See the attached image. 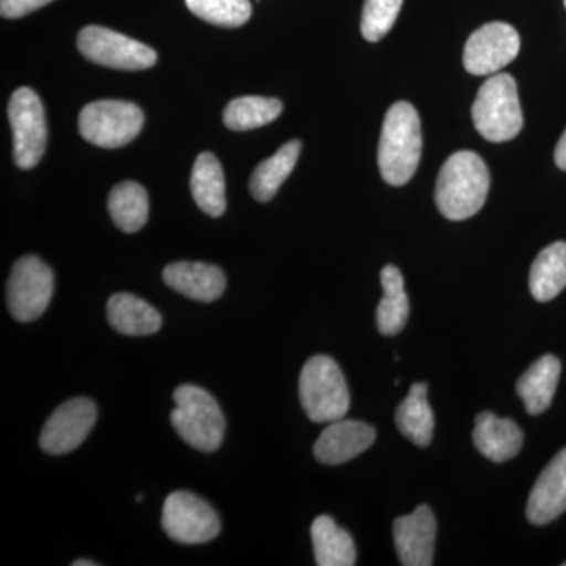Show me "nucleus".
I'll return each mask as SVG.
<instances>
[{
    "mask_svg": "<svg viewBox=\"0 0 566 566\" xmlns=\"http://www.w3.org/2000/svg\"><path fill=\"white\" fill-rule=\"evenodd\" d=\"M520 33L506 22H490L472 33L464 46V69L475 76L499 73L515 61Z\"/></svg>",
    "mask_w": 566,
    "mask_h": 566,
    "instance_id": "f8f14e48",
    "label": "nucleus"
},
{
    "mask_svg": "<svg viewBox=\"0 0 566 566\" xmlns=\"http://www.w3.org/2000/svg\"><path fill=\"white\" fill-rule=\"evenodd\" d=\"M96 406L91 398L77 397L65 401L52 412L40 434V447L48 455H66L91 434L95 427Z\"/></svg>",
    "mask_w": 566,
    "mask_h": 566,
    "instance_id": "9b49d317",
    "label": "nucleus"
},
{
    "mask_svg": "<svg viewBox=\"0 0 566 566\" xmlns=\"http://www.w3.org/2000/svg\"><path fill=\"white\" fill-rule=\"evenodd\" d=\"M142 499H144V495L139 494V495H137L136 501L142 502Z\"/></svg>",
    "mask_w": 566,
    "mask_h": 566,
    "instance_id": "473e14b6",
    "label": "nucleus"
},
{
    "mask_svg": "<svg viewBox=\"0 0 566 566\" xmlns=\"http://www.w3.org/2000/svg\"><path fill=\"white\" fill-rule=\"evenodd\" d=\"M300 398L312 422L331 423L345 419L349 392L338 364L327 356L308 359L300 376Z\"/></svg>",
    "mask_w": 566,
    "mask_h": 566,
    "instance_id": "39448f33",
    "label": "nucleus"
},
{
    "mask_svg": "<svg viewBox=\"0 0 566 566\" xmlns=\"http://www.w3.org/2000/svg\"><path fill=\"white\" fill-rule=\"evenodd\" d=\"M161 526L167 536L181 545H205L221 532V520L207 501L189 491L167 495Z\"/></svg>",
    "mask_w": 566,
    "mask_h": 566,
    "instance_id": "0eeeda50",
    "label": "nucleus"
},
{
    "mask_svg": "<svg viewBox=\"0 0 566 566\" xmlns=\"http://www.w3.org/2000/svg\"><path fill=\"white\" fill-rule=\"evenodd\" d=\"M565 7H566V0H565Z\"/></svg>",
    "mask_w": 566,
    "mask_h": 566,
    "instance_id": "f704fd0d",
    "label": "nucleus"
},
{
    "mask_svg": "<svg viewBox=\"0 0 566 566\" xmlns=\"http://www.w3.org/2000/svg\"><path fill=\"white\" fill-rule=\"evenodd\" d=\"M107 322L117 333L142 337L158 333L161 314L147 301L129 293H117L107 303Z\"/></svg>",
    "mask_w": 566,
    "mask_h": 566,
    "instance_id": "6ab92c4d",
    "label": "nucleus"
},
{
    "mask_svg": "<svg viewBox=\"0 0 566 566\" xmlns=\"http://www.w3.org/2000/svg\"><path fill=\"white\" fill-rule=\"evenodd\" d=\"M554 159H556L558 169L566 170V129L562 134L560 140H558Z\"/></svg>",
    "mask_w": 566,
    "mask_h": 566,
    "instance_id": "7c9ffc66",
    "label": "nucleus"
},
{
    "mask_svg": "<svg viewBox=\"0 0 566 566\" xmlns=\"http://www.w3.org/2000/svg\"><path fill=\"white\" fill-rule=\"evenodd\" d=\"M315 562L318 566H353L356 564V546L352 535L338 527L333 517H316L311 528Z\"/></svg>",
    "mask_w": 566,
    "mask_h": 566,
    "instance_id": "5701e85b",
    "label": "nucleus"
},
{
    "mask_svg": "<svg viewBox=\"0 0 566 566\" xmlns=\"http://www.w3.org/2000/svg\"><path fill=\"white\" fill-rule=\"evenodd\" d=\"M283 104L277 98L241 96L227 104L223 125L233 132H249L270 125L282 114Z\"/></svg>",
    "mask_w": 566,
    "mask_h": 566,
    "instance_id": "bb28decb",
    "label": "nucleus"
},
{
    "mask_svg": "<svg viewBox=\"0 0 566 566\" xmlns=\"http://www.w3.org/2000/svg\"><path fill=\"white\" fill-rule=\"evenodd\" d=\"M174 401L170 422L182 441L200 452H216L226 434V417L216 398L202 387L185 385L175 390Z\"/></svg>",
    "mask_w": 566,
    "mask_h": 566,
    "instance_id": "7ed1b4c3",
    "label": "nucleus"
},
{
    "mask_svg": "<svg viewBox=\"0 0 566 566\" xmlns=\"http://www.w3.org/2000/svg\"><path fill=\"white\" fill-rule=\"evenodd\" d=\"M54 294V273L43 260L25 255L14 263L7 283L10 314L21 323L35 322L46 312Z\"/></svg>",
    "mask_w": 566,
    "mask_h": 566,
    "instance_id": "6e6552de",
    "label": "nucleus"
},
{
    "mask_svg": "<svg viewBox=\"0 0 566 566\" xmlns=\"http://www.w3.org/2000/svg\"><path fill=\"white\" fill-rule=\"evenodd\" d=\"M427 395L428 386L416 382L395 412L398 430L417 447H428L433 441L434 416Z\"/></svg>",
    "mask_w": 566,
    "mask_h": 566,
    "instance_id": "412c9836",
    "label": "nucleus"
},
{
    "mask_svg": "<svg viewBox=\"0 0 566 566\" xmlns=\"http://www.w3.org/2000/svg\"><path fill=\"white\" fill-rule=\"evenodd\" d=\"M382 296L376 311V324L382 335H397L403 331L409 316V300L405 292L403 275L397 266L382 268L381 271Z\"/></svg>",
    "mask_w": 566,
    "mask_h": 566,
    "instance_id": "393cba45",
    "label": "nucleus"
},
{
    "mask_svg": "<svg viewBox=\"0 0 566 566\" xmlns=\"http://www.w3.org/2000/svg\"><path fill=\"white\" fill-rule=\"evenodd\" d=\"M472 120L480 136L490 142L515 139L524 125L516 81L499 73L485 81L472 104Z\"/></svg>",
    "mask_w": 566,
    "mask_h": 566,
    "instance_id": "20e7f679",
    "label": "nucleus"
},
{
    "mask_svg": "<svg viewBox=\"0 0 566 566\" xmlns=\"http://www.w3.org/2000/svg\"><path fill=\"white\" fill-rule=\"evenodd\" d=\"M403 0H365L360 31L364 39L376 43L394 28Z\"/></svg>",
    "mask_w": 566,
    "mask_h": 566,
    "instance_id": "c85d7f7f",
    "label": "nucleus"
},
{
    "mask_svg": "<svg viewBox=\"0 0 566 566\" xmlns=\"http://www.w3.org/2000/svg\"><path fill=\"white\" fill-rule=\"evenodd\" d=\"M375 441L376 431L370 424L360 420H335L319 434L314 455L323 464H344L370 449Z\"/></svg>",
    "mask_w": 566,
    "mask_h": 566,
    "instance_id": "4468645a",
    "label": "nucleus"
},
{
    "mask_svg": "<svg viewBox=\"0 0 566 566\" xmlns=\"http://www.w3.org/2000/svg\"><path fill=\"white\" fill-rule=\"evenodd\" d=\"M300 153L301 142L290 140L289 144L279 148L275 155L259 164L253 170L251 182H249L253 199L263 203L274 199L283 181L293 172L294 166L300 159Z\"/></svg>",
    "mask_w": 566,
    "mask_h": 566,
    "instance_id": "b1692460",
    "label": "nucleus"
},
{
    "mask_svg": "<svg viewBox=\"0 0 566 566\" xmlns=\"http://www.w3.org/2000/svg\"><path fill=\"white\" fill-rule=\"evenodd\" d=\"M472 439L479 452L494 463L512 460L524 444L523 431L512 419L488 411L476 416Z\"/></svg>",
    "mask_w": 566,
    "mask_h": 566,
    "instance_id": "f3484780",
    "label": "nucleus"
},
{
    "mask_svg": "<svg viewBox=\"0 0 566 566\" xmlns=\"http://www.w3.org/2000/svg\"><path fill=\"white\" fill-rule=\"evenodd\" d=\"M186 6L200 20L221 28H241L252 14L249 0H186Z\"/></svg>",
    "mask_w": 566,
    "mask_h": 566,
    "instance_id": "cd10ccee",
    "label": "nucleus"
},
{
    "mask_svg": "<svg viewBox=\"0 0 566 566\" xmlns=\"http://www.w3.org/2000/svg\"><path fill=\"white\" fill-rule=\"evenodd\" d=\"M566 512V449L553 458L528 495L526 515L534 526H546Z\"/></svg>",
    "mask_w": 566,
    "mask_h": 566,
    "instance_id": "2eb2a0df",
    "label": "nucleus"
},
{
    "mask_svg": "<svg viewBox=\"0 0 566 566\" xmlns=\"http://www.w3.org/2000/svg\"><path fill=\"white\" fill-rule=\"evenodd\" d=\"M77 48L87 61L114 70H147L158 61V54L147 44L102 25L82 29Z\"/></svg>",
    "mask_w": 566,
    "mask_h": 566,
    "instance_id": "9d476101",
    "label": "nucleus"
},
{
    "mask_svg": "<svg viewBox=\"0 0 566 566\" xmlns=\"http://www.w3.org/2000/svg\"><path fill=\"white\" fill-rule=\"evenodd\" d=\"M9 120L13 133V159L20 169H33L46 150V117L40 96L21 87L11 95Z\"/></svg>",
    "mask_w": 566,
    "mask_h": 566,
    "instance_id": "1a4fd4ad",
    "label": "nucleus"
},
{
    "mask_svg": "<svg viewBox=\"0 0 566 566\" xmlns=\"http://www.w3.org/2000/svg\"><path fill=\"white\" fill-rule=\"evenodd\" d=\"M51 2L52 0H0V13L7 20H17Z\"/></svg>",
    "mask_w": 566,
    "mask_h": 566,
    "instance_id": "c756f323",
    "label": "nucleus"
},
{
    "mask_svg": "<svg viewBox=\"0 0 566 566\" xmlns=\"http://www.w3.org/2000/svg\"><path fill=\"white\" fill-rule=\"evenodd\" d=\"M144 126V112L128 102L103 99L87 104L80 114V133L102 148H120L136 139Z\"/></svg>",
    "mask_w": 566,
    "mask_h": 566,
    "instance_id": "423d86ee",
    "label": "nucleus"
},
{
    "mask_svg": "<svg viewBox=\"0 0 566 566\" xmlns=\"http://www.w3.org/2000/svg\"><path fill=\"white\" fill-rule=\"evenodd\" d=\"M532 296L539 303L553 301L566 289V243L547 245L536 255L528 279Z\"/></svg>",
    "mask_w": 566,
    "mask_h": 566,
    "instance_id": "4be33fe9",
    "label": "nucleus"
},
{
    "mask_svg": "<svg viewBox=\"0 0 566 566\" xmlns=\"http://www.w3.org/2000/svg\"><path fill=\"white\" fill-rule=\"evenodd\" d=\"M164 282L175 292L199 303L218 301L226 292L227 279L221 268L202 262H177L166 266Z\"/></svg>",
    "mask_w": 566,
    "mask_h": 566,
    "instance_id": "dca6fc26",
    "label": "nucleus"
},
{
    "mask_svg": "<svg viewBox=\"0 0 566 566\" xmlns=\"http://www.w3.org/2000/svg\"><path fill=\"white\" fill-rule=\"evenodd\" d=\"M436 517L430 506H417L411 515L397 517L394 542L405 566H430L434 558Z\"/></svg>",
    "mask_w": 566,
    "mask_h": 566,
    "instance_id": "ddd939ff",
    "label": "nucleus"
},
{
    "mask_svg": "<svg viewBox=\"0 0 566 566\" xmlns=\"http://www.w3.org/2000/svg\"><path fill=\"white\" fill-rule=\"evenodd\" d=\"M422 125L409 103H395L387 111L378 147L379 172L386 182L403 186L415 177L422 156Z\"/></svg>",
    "mask_w": 566,
    "mask_h": 566,
    "instance_id": "f03ea898",
    "label": "nucleus"
},
{
    "mask_svg": "<svg viewBox=\"0 0 566 566\" xmlns=\"http://www.w3.org/2000/svg\"><path fill=\"white\" fill-rule=\"evenodd\" d=\"M562 364L553 354L539 357L517 379L516 392L531 416L543 415L556 394Z\"/></svg>",
    "mask_w": 566,
    "mask_h": 566,
    "instance_id": "a211bd4d",
    "label": "nucleus"
},
{
    "mask_svg": "<svg viewBox=\"0 0 566 566\" xmlns=\"http://www.w3.org/2000/svg\"><path fill=\"white\" fill-rule=\"evenodd\" d=\"M564 566H566V562H565Z\"/></svg>",
    "mask_w": 566,
    "mask_h": 566,
    "instance_id": "72a5a7b5",
    "label": "nucleus"
},
{
    "mask_svg": "<svg viewBox=\"0 0 566 566\" xmlns=\"http://www.w3.org/2000/svg\"><path fill=\"white\" fill-rule=\"evenodd\" d=\"M191 192L205 214L221 218L226 212V178L221 163L210 151L202 153L193 163Z\"/></svg>",
    "mask_w": 566,
    "mask_h": 566,
    "instance_id": "aec40b11",
    "label": "nucleus"
},
{
    "mask_svg": "<svg viewBox=\"0 0 566 566\" xmlns=\"http://www.w3.org/2000/svg\"><path fill=\"white\" fill-rule=\"evenodd\" d=\"M98 564H96V562H93V560H76V562H73V566H96Z\"/></svg>",
    "mask_w": 566,
    "mask_h": 566,
    "instance_id": "2f4dec72",
    "label": "nucleus"
},
{
    "mask_svg": "<svg viewBox=\"0 0 566 566\" xmlns=\"http://www.w3.org/2000/svg\"><path fill=\"white\" fill-rule=\"evenodd\" d=\"M112 221L125 233L139 232L148 221L147 191L134 181L115 186L107 200Z\"/></svg>",
    "mask_w": 566,
    "mask_h": 566,
    "instance_id": "a878e982",
    "label": "nucleus"
},
{
    "mask_svg": "<svg viewBox=\"0 0 566 566\" xmlns=\"http://www.w3.org/2000/svg\"><path fill=\"white\" fill-rule=\"evenodd\" d=\"M490 191V172L474 151L453 153L436 182L438 210L450 221H465L482 210Z\"/></svg>",
    "mask_w": 566,
    "mask_h": 566,
    "instance_id": "f257e3e1",
    "label": "nucleus"
}]
</instances>
